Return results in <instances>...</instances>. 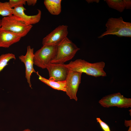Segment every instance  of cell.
I'll list each match as a JSON object with an SVG mask.
<instances>
[{
    "instance_id": "1",
    "label": "cell",
    "mask_w": 131,
    "mask_h": 131,
    "mask_svg": "<svg viewBox=\"0 0 131 131\" xmlns=\"http://www.w3.org/2000/svg\"><path fill=\"white\" fill-rule=\"evenodd\" d=\"M64 65L69 70L85 73L95 77L106 76L104 70L105 63L103 61L91 63L84 60L78 59Z\"/></svg>"
},
{
    "instance_id": "2",
    "label": "cell",
    "mask_w": 131,
    "mask_h": 131,
    "mask_svg": "<svg viewBox=\"0 0 131 131\" xmlns=\"http://www.w3.org/2000/svg\"><path fill=\"white\" fill-rule=\"evenodd\" d=\"M106 26V31L98 37V38L109 35H115L120 37H131V23L124 21L122 17L109 18Z\"/></svg>"
},
{
    "instance_id": "3",
    "label": "cell",
    "mask_w": 131,
    "mask_h": 131,
    "mask_svg": "<svg viewBox=\"0 0 131 131\" xmlns=\"http://www.w3.org/2000/svg\"><path fill=\"white\" fill-rule=\"evenodd\" d=\"M1 24L0 29L18 34L22 37L28 33L33 26L26 24L20 18L13 15L4 17L1 19Z\"/></svg>"
},
{
    "instance_id": "4",
    "label": "cell",
    "mask_w": 131,
    "mask_h": 131,
    "mask_svg": "<svg viewBox=\"0 0 131 131\" xmlns=\"http://www.w3.org/2000/svg\"><path fill=\"white\" fill-rule=\"evenodd\" d=\"M57 53L50 63L64 64L71 59L77 52L80 49L67 37L57 46Z\"/></svg>"
},
{
    "instance_id": "5",
    "label": "cell",
    "mask_w": 131,
    "mask_h": 131,
    "mask_svg": "<svg viewBox=\"0 0 131 131\" xmlns=\"http://www.w3.org/2000/svg\"><path fill=\"white\" fill-rule=\"evenodd\" d=\"M57 46L44 45L34 53V64L42 69L48 65L56 56Z\"/></svg>"
},
{
    "instance_id": "6",
    "label": "cell",
    "mask_w": 131,
    "mask_h": 131,
    "mask_svg": "<svg viewBox=\"0 0 131 131\" xmlns=\"http://www.w3.org/2000/svg\"><path fill=\"white\" fill-rule=\"evenodd\" d=\"M99 103L104 107L116 106L121 108L131 107V99L124 97L120 93L108 95L99 101Z\"/></svg>"
},
{
    "instance_id": "7",
    "label": "cell",
    "mask_w": 131,
    "mask_h": 131,
    "mask_svg": "<svg viewBox=\"0 0 131 131\" xmlns=\"http://www.w3.org/2000/svg\"><path fill=\"white\" fill-rule=\"evenodd\" d=\"M82 73L69 70L65 80L66 82L65 92L70 99L77 100L76 94L81 83Z\"/></svg>"
},
{
    "instance_id": "8",
    "label": "cell",
    "mask_w": 131,
    "mask_h": 131,
    "mask_svg": "<svg viewBox=\"0 0 131 131\" xmlns=\"http://www.w3.org/2000/svg\"><path fill=\"white\" fill-rule=\"evenodd\" d=\"M68 28L67 26L63 25L57 27L43 38V46L57 45L67 37Z\"/></svg>"
},
{
    "instance_id": "9",
    "label": "cell",
    "mask_w": 131,
    "mask_h": 131,
    "mask_svg": "<svg viewBox=\"0 0 131 131\" xmlns=\"http://www.w3.org/2000/svg\"><path fill=\"white\" fill-rule=\"evenodd\" d=\"M26 53L25 55H22L19 57L21 61L25 65V78L29 87L32 88L30 81L31 76L33 73H37L33 67L34 49L30 46L27 47Z\"/></svg>"
},
{
    "instance_id": "10",
    "label": "cell",
    "mask_w": 131,
    "mask_h": 131,
    "mask_svg": "<svg viewBox=\"0 0 131 131\" xmlns=\"http://www.w3.org/2000/svg\"><path fill=\"white\" fill-rule=\"evenodd\" d=\"M64 64L49 63L46 68L49 74V80L55 81H60L66 80L69 70Z\"/></svg>"
},
{
    "instance_id": "11",
    "label": "cell",
    "mask_w": 131,
    "mask_h": 131,
    "mask_svg": "<svg viewBox=\"0 0 131 131\" xmlns=\"http://www.w3.org/2000/svg\"><path fill=\"white\" fill-rule=\"evenodd\" d=\"M13 15L19 17L26 24L32 25L39 22L40 21L41 14V11L37 9V14L33 15H28L26 14L25 11L26 9L24 6L12 8Z\"/></svg>"
},
{
    "instance_id": "12",
    "label": "cell",
    "mask_w": 131,
    "mask_h": 131,
    "mask_svg": "<svg viewBox=\"0 0 131 131\" xmlns=\"http://www.w3.org/2000/svg\"><path fill=\"white\" fill-rule=\"evenodd\" d=\"M22 36L10 31L0 29V47L8 48L19 41Z\"/></svg>"
},
{
    "instance_id": "13",
    "label": "cell",
    "mask_w": 131,
    "mask_h": 131,
    "mask_svg": "<svg viewBox=\"0 0 131 131\" xmlns=\"http://www.w3.org/2000/svg\"><path fill=\"white\" fill-rule=\"evenodd\" d=\"M61 0H45L44 3L51 14L58 15L61 11Z\"/></svg>"
},
{
    "instance_id": "14",
    "label": "cell",
    "mask_w": 131,
    "mask_h": 131,
    "mask_svg": "<svg viewBox=\"0 0 131 131\" xmlns=\"http://www.w3.org/2000/svg\"><path fill=\"white\" fill-rule=\"evenodd\" d=\"M39 79L41 81L49 86L53 89L65 92L66 90V81H55L47 79L41 76L37 72Z\"/></svg>"
},
{
    "instance_id": "15",
    "label": "cell",
    "mask_w": 131,
    "mask_h": 131,
    "mask_svg": "<svg viewBox=\"0 0 131 131\" xmlns=\"http://www.w3.org/2000/svg\"><path fill=\"white\" fill-rule=\"evenodd\" d=\"M106 1L109 7L119 11L123 12L125 9V5L123 0H106Z\"/></svg>"
},
{
    "instance_id": "16",
    "label": "cell",
    "mask_w": 131,
    "mask_h": 131,
    "mask_svg": "<svg viewBox=\"0 0 131 131\" xmlns=\"http://www.w3.org/2000/svg\"><path fill=\"white\" fill-rule=\"evenodd\" d=\"M16 59L15 55L13 53H8L3 54L0 56V72L8 65L10 60Z\"/></svg>"
},
{
    "instance_id": "17",
    "label": "cell",
    "mask_w": 131,
    "mask_h": 131,
    "mask_svg": "<svg viewBox=\"0 0 131 131\" xmlns=\"http://www.w3.org/2000/svg\"><path fill=\"white\" fill-rule=\"evenodd\" d=\"M12 10L8 2H0V15L4 17L11 15H13Z\"/></svg>"
},
{
    "instance_id": "18",
    "label": "cell",
    "mask_w": 131,
    "mask_h": 131,
    "mask_svg": "<svg viewBox=\"0 0 131 131\" xmlns=\"http://www.w3.org/2000/svg\"><path fill=\"white\" fill-rule=\"evenodd\" d=\"M8 2L12 8L23 6L26 3V0H9Z\"/></svg>"
},
{
    "instance_id": "19",
    "label": "cell",
    "mask_w": 131,
    "mask_h": 131,
    "mask_svg": "<svg viewBox=\"0 0 131 131\" xmlns=\"http://www.w3.org/2000/svg\"><path fill=\"white\" fill-rule=\"evenodd\" d=\"M96 119L97 122L99 123L101 128L103 131H111L108 125L102 121L100 118L97 117Z\"/></svg>"
},
{
    "instance_id": "20",
    "label": "cell",
    "mask_w": 131,
    "mask_h": 131,
    "mask_svg": "<svg viewBox=\"0 0 131 131\" xmlns=\"http://www.w3.org/2000/svg\"><path fill=\"white\" fill-rule=\"evenodd\" d=\"M125 8L131 9V0H123Z\"/></svg>"
},
{
    "instance_id": "21",
    "label": "cell",
    "mask_w": 131,
    "mask_h": 131,
    "mask_svg": "<svg viewBox=\"0 0 131 131\" xmlns=\"http://www.w3.org/2000/svg\"><path fill=\"white\" fill-rule=\"evenodd\" d=\"M36 0H26V3L28 6H34L37 2Z\"/></svg>"
},
{
    "instance_id": "22",
    "label": "cell",
    "mask_w": 131,
    "mask_h": 131,
    "mask_svg": "<svg viewBox=\"0 0 131 131\" xmlns=\"http://www.w3.org/2000/svg\"><path fill=\"white\" fill-rule=\"evenodd\" d=\"M125 125L126 127L131 125V120H126L124 121Z\"/></svg>"
},
{
    "instance_id": "23",
    "label": "cell",
    "mask_w": 131,
    "mask_h": 131,
    "mask_svg": "<svg viewBox=\"0 0 131 131\" xmlns=\"http://www.w3.org/2000/svg\"><path fill=\"white\" fill-rule=\"evenodd\" d=\"M86 1L88 3H91L93 2L98 3L99 1V0H86Z\"/></svg>"
},
{
    "instance_id": "24",
    "label": "cell",
    "mask_w": 131,
    "mask_h": 131,
    "mask_svg": "<svg viewBox=\"0 0 131 131\" xmlns=\"http://www.w3.org/2000/svg\"><path fill=\"white\" fill-rule=\"evenodd\" d=\"M22 131H32L29 129H25Z\"/></svg>"
},
{
    "instance_id": "25",
    "label": "cell",
    "mask_w": 131,
    "mask_h": 131,
    "mask_svg": "<svg viewBox=\"0 0 131 131\" xmlns=\"http://www.w3.org/2000/svg\"><path fill=\"white\" fill-rule=\"evenodd\" d=\"M129 128L128 131H131V125L129 126Z\"/></svg>"
},
{
    "instance_id": "26",
    "label": "cell",
    "mask_w": 131,
    "mask_h": 131,
    "mask_svg": "<svg viewBox=\"0 0 131 131\" xmlns=\"http://www.w3.org/2000/svg\"><path fill=\"white\" fill-rule=\"evenodd\" d=\"M1 19H0V29L1 27Z\"/></svg>"
}]
</instances>
